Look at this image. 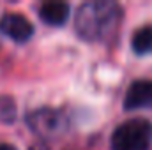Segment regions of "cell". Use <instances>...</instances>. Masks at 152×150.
Returning <instances> with one entry per match:
<instances>
[{"mask_svg": "<svg viewBox=\"0 0 152 150\" xmlns=\"http://www.w3.org/2000/svg\"><path fill=\"white\" fill-rule=\"evenodd\" d=\"M147 106H152V81L138 79L129 87L124 97V108L138 110V108H147Z\"/></svg>", "mask_w": 152, "mask_h": 150, "instance_id": "5", "label": "cell"}, {"mask_svg": "<svg viewBox=\"0 0 152 150\" xmlns=\"http://www.w3.org/2000/svg\"><path fill=\"white\" fill-rule=\"evenodd\" d=\"M152 143V125L143 118L124 122L112 136L113 150H149Z\"/></svg>", "mask_w": 152, "mask_h": 150, "instance_id": "2", "label": "cell"}, {"mask_svg": "<svg viewBox=\"0 0 152 150\" xmlns=\"http://www.w3.org/2000/svg\"><path fill=\"white\" fill-rule=\"evenodd\" d=\"M39 16L48 25H62L69 16V5L64 2H46L41 5Z\"/></svg>", "mask_w": 152, "mask_h": 150, "instance_id": "6", "label": "cell"}, {"mask_svg": "<svg viewBox=\"0 0 152 150\" xmlns=\"http://www.w3.org/2000/svg\"><path fill=\"white\" fill-rule=\"evenodd\" d=\"M0 30L7 37H11L12 41H18V42H25L34 34L32 23L25 16L16 14V12H9L0 20Z\"/></svg>", "mask_w": 152, "mask_h": 150, "instance_id": "4", "label": "cell"}, {"mask_svg": "<svg viewBox=\"0 0 152 150\" xmlns=\"http://www.w3.org/2000/svg\"><path fill=\"white\" fill-rule=\"evenodd\" d=\"M133 50L136 55H147L152 51V27L145 25L133 36Z\"/></svg>", "mask_w": 152, "mask_h": 150, "instance_id": "7", "label": "cell"}, {"mask_svg": "<svg viewBox=\"0 0 152 150\" xmlns=\"http://www.w3.org/2000/svg\"><path fill=\"white\" fill-rule=\"evenodd\" d=\"M0 150H16L12 145H0Z\"/></svg>", "mask_w": 152, "mask_h": 150, "instance_id": "9", "label": "cell"}, {"mask_svg": "<svg viewBox=\"0 0 152 150\" xmlns=\"http://www.w3.org/2000/svg\"><path fill=\"white\" fill-rule=\"evenodd\" d=\"M28 124L32 131H36L41 136H55L64 125V120L60 113L53 110H37L28 117Z\"/></svg>", "mask_w": 152, "mask_h": 150, "instance_id": "3", "label": "cell"}, {"mask_svg": "<svg viewBox=\"0 0 152 150\" xmlns=\"http://www.w3.org/2000/svg\"><path fill=\"white\" fill-rule=\"evenodd\" d=\"M30 150H48V149H46L44 145H41V143H39V145H34V147H32Z\"/></svg>", "mask_w": 152, "mask_h": 150, "instance_id": "8", "label": "cell"}, {"mask_svg": "<svg viewBox=\"0 0 152 150\" xmlns=\"http://www.w3.org/2000/svg\"><path fill=\"white\" fill-rule=\"evenodd\" d=\"M122 20V11L115 2H87L76 12V32L87 41L112 37Z\"/></svg>", "mask_w": 152, "mask_h": 150, "instance_id": "1", "label": "cell"}]
</instances>
